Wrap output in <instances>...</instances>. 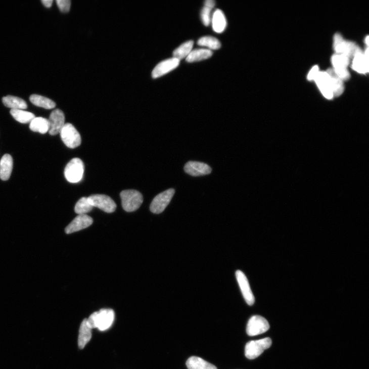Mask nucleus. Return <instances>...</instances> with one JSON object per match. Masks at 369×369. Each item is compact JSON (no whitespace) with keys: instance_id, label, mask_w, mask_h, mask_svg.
Returning a JSON list of instances; mask_svg holds the SVG:
<instances>
[{"instance_id":"nucleus-1","label":"nucleus","mask_w":369,"mask_h":369,"mask_svg":"<svg viewBox=\"0 0 369 369\" xmlns=\"http://www.w3.org/2000/svg\"><path fill=\"white\" fill-rule=\"evenodd\" d=\"M115 316L113 310L102 309L93 313L87 319V322L92 329L97 328L101 331H104L112 326Z\"/></svg>"},{"instance_id":"nucleus-2","label":"nucleus","mask_w":369,"mask_h":369,"mask_svg":"<svg viewBox=\"0 0 369 369\" xmlns=\"http://www.w3.org/2000/svg\"><path fill=\"white\" fill-rule=\"evenodd\" d=\"M120 197L123 209L129 212L137 210L143 202V196L135 190L124 191L121 193Z\"/></svg>"},{"instance_id":"nucleus-3","label":"nucleus","mask_w":369,"mask_h":369,"mask_svg":"<svg viewBox=\"0 0 369 369\" xmlns=\"http://www.w3.org/2000/svg\"><path fill=\"white\" fill-rule=\"evenodd\" d=\"M84 165L82 161L79 158L72 159L66 165L64 175L70 182H79L83 178Z\"/></svg>"},{"instance_id":"nucleus-4","label":"nucleus","mask_w":369,"mask_h":369,"mask_svg":"<svg viewBox=\"0 0 369 369\" xmlns=\"http://www.w3.org/2000/svg\"><path fill=\"white\" fill-rule=\"evenodd\" d=\"M271 345L272 341L269 338L250 341L245 346V356L249 359H254L260 356Z\"/></svg>"},{"instance_id":"nucleus-5","label":"nucleus","mask_w":369,"mask_h":369,"mask_svg":"<svg viewBox=\"0 0 369 369\" xmlns=\"http://www.w3.org/2000/svg\"><path fill=\"white\" fill-rule=\"evenodd\" d=\"M60 133L62 141L70 149H75L81 145V135L71 124L65 123Z\"/></svg>"},{"instance_id":"nucleus-6","label":"nucleus","mask_w":369,"mask_h":369,"mask_svg":"<svg viewBox=\"0 0 369 369\" xmlns=\"http://www.w3.org/2000/svg\"><path fill=\"white\" fill-rule=\"evenodd\" d=\"M334 48L336 54L344 55L351 59L359 47L353 42L345 40L340 34L336 33L334 38Z\"/></svg>"},{"instance_id":"nucleus-7","label":"nucleus","mask_w":369,"mask_h":369,"mask_svg":"<svg viewBox=\"0 0 369 369\" xmlns=\"http://www.w3.org/2000/svg\"><path fill=\"white\" fill-rule=\"evenodd\" d=\"M269 328V324L266 319L260 315H255L249 320L246 332L249 336L253 337L265 333Z\"/></svg>"},{"instance_id":"nucleus-8","label":"nucleus","mask_w":369,"mask_h":369,"mask_svg":"<svg viewBox=\"0 0 369 369\" xmlns=\"http://www.w3.org/2000/svg\"><path fill=\"white\" fill-rule=\"evenodd\" d=\"M91 205L106 213H113L117 208L114 201L110 197L104 195H94L88 197Z\"/></svg>"},{"instance_id":"nucleus-9","label":"nucleus","mask_w":369,"mask_h":369,"mask_svg":"<svg viewBox=\"0 0 369 369\" xmlns=\"http://www.w3.org/2000/svg\"><path fill=\"white\" fill-rule=\"evenodd\" d=\"M175 193L173 189L168 190L157 196L152 201L151 211L155 214L163 212L171 201Z\"/></svg>"},{"instance_id":"nucleus-10","label":"nucleus","mask_w":369,"mask_h":369,"mask_svg":"<svg viewBox=\"0 0 369 369\" xmlns=\"http://www.w3.org/2000/svg\"><path fill=\"white\" fill-rule=\"evenodd\" d=\"M93 223V219L87 214L78 215L65 228L67 234H71L85 229Z\"/></svg>"},{"instance_id":"nucleus-11","label":"nucleus","mask_w":369,"mask_h":369,"mask_svg":"<svg viewBox=\"0 0 369 369\" xmlns=\"http://www.w3.org/2000/svg\"><path fill=\"white\" fill-rule=\"evenodd\" d=\"M236 275L243 294V296L246 302L249 306L253 305L255 302V298L251 289L247 277L245 274L240 270L236 271Z\"/></svg>"},{"instance_id":"nucleus-12","label":"nucleus","mask_w":369,"mask_h":369,"mask_svg":"<svg viewBox=\"0 0 369 369\" xmlns=\"http://www.w3.org/2000/svg\"><path fill=\"white\" fill-rule=\"evenodd\" d=\"M322 95L327 99L334 97L332 92L330 77L326 71H319L314 80Z\"/></svg>"},{"instance_id":"nucleus-13","label":"nucleus","mask_w":369,"mask_h":369,"mask_svg":"<svg viewBox=\"0 0 369 369\" xmlns=\"http://www.w3.org/2000/svg\"><path fill=\"white\" fill-rule=\"evenodd\" d=\"M180 61L172 58L163 61L159 63L152 72L153 78L161 77L177 68L179 65Z\"/></svg>"},{"instance_id":"nucleus-14","label":"nucleus","mask_w":369,"mask_h":369,"mask_svg":"<svg viewBox=\"0 0 369 369\" xmlns=\"http://www.w3.org/2000/svg\"><path fill=\"white\" fill-rule=\"evenodd\" d=\"M49 121L50 134L55 135L59 133L65 124V116L62 111L58 109L54 110L50 115Z\"/></svg>"},{"instance_id":"nucleus-15","label":"nucleus","mask_w":369,"mask_h":369,"mask_svg":"<svg viewBox=\"0 0 369 369\" xmlns=\"http://www.w3.org/2000/svg\"><path fill=\"white\" fill-rule=\"evenodd\" d=\"M184 171L192 176H199L210 174L212 169L204 163L190 161L184 165Z\"/></svg>"},{"instance_id":"nucleus-16","label":"nucleus","mask_w":369,"mask_h":369,"mask_svg":"<svg viewBox=\"0 0 369 369\" xmlns=\"http://www.w3.org/2000/svg\"><path fill=\"white\" fill-rule=\"evenodd\" d=\"M368 58L365 56L359 48L353 58L352 69L360 74H365L368 72Z\"/></svg>"},{"instance_id":"nucleus-17","label":"nucleus","mask_w":369,"mask_h":369,"mask_svg":"<svg viewBox=\"0 0 369 369\" xmlns=\"http://www.w3.org/2000/svg\"><path fill=\"white\" fill-rule=\"evenodd\" d=\"M213 30L216 33H222L227 26V20L223 12L220 10H216L211 18Z\"/></svg>"},{"instance_id":"nucleus-18","label":"nucleus","mask_w":369,"mask_h":369,"mask_svg":"<svg viewBox=\"0 0 369 369\" xmlns=\"http://www.w3.org/2000/svg\"><path fill=\"white\" fill-rule=\"evenodd\" d=\"M326 72L330 78L332 92L334 97H339L344 91L343 81L336 75L333 68H329Z\"/></svg>"},{"instance_id":"nucleus-19","label":"nucleus","mask_w":369,"mask_h":369,"mask_svg":"<svg viewBox=\"0 0 369 369\" xmlns=\"http://www.w3.org/2000/svg\"><path fill=\"white\" fill-rule=\"evenodd\" d=\"M13 168V160L12 156L6 154L0 161V178L8 180L11 175Z\"/></svg>"},{"instance_id":"nucleus-20","label":"nucleus","mask_w":369,"mask_h":369,"mask_svg":"<svg viewBox=\"0 0 369 369\" xmlns=\"http://www.w3.org/2000/svg\"><path fill=\"white\" fill-rule=\"evenodd\" d=\"M91 337L92 329L88 324L87 319L85 318L82 321L79 330L78 345L80 349H84L91 340Z\"/></svg>"},{"instance_id":"nucleus-21","label":"nucleus","mask_w":369,"mask_h":369,"mask_svg":"<svg viewBox=\"0 0 369 369\" xmlns=\"http://www.w3.org/2000/svg\"><path fill=\"white\" fill-rule=\"evenodd\" d=\"M189 369H217L214 365L199 357L192 356L187 361Z\"/></svg>"},{"instance_id":"nucleus-22","label":"nucleus","mask_w":369,"mask_h":369,"mask_svg":"<svg viewBox=\"0 0 369 369\" xmlns=\"http://www.w3.org/2000/svg\"><path fill=\"white\" fill-rule=\"evenodd\" d=\"M29 128L34 132L45 134L50 130L49 120L42 117L35 118L30 123Z\"/></svg>"},{"instance_id":"nucleus-23","label":"nucleus","mask_w":369,"mask_h":369,"mask_svg":"<svg viewBox=\"0 0 369 369\" xmlns=\"http://www.w3.org/2000/svg\"><path fill=\"white\" fill-rule=\"evenodd\" d=\"M213 55L211 51L207 49H196L193 50L187 58L189 63L198 62L210 58Z\"/></svg>"},{"instance_id":"nucleus-24","label":"nucleus","mask_w":369,"mask_h":369,"mask_svg":"<svg viewBox=\"0 0 369 369\" xmlns=\"http://www.w3.org/2000/svg\"><path fill=\"white\" fill-rule=\"evenodd\" d=\"M4 104L11 109H25L27 108L26 102L23 99L12 96H8L3 99Z\"/></svg>"},{"instance_id":"nucleus-25","label":"nucleus","mask_w":369,"mask_h":369,"mask_svg":"<svg viewBox=\"0 0 369 369\" xmlns=\"http://www.w3.org/2000/svg\"><path fill=\"white\" fill-rule=\"evenodd\" d=\"M194 44V41L191 40L180 45L174 51L173 53V58L179 61L184 58H187L193 51Z\"/></svg>"},{"instance_id":"nucleus-26","label":"nucleus","mask_w":369,"mask_h":369,"mask_svg":"<svg viewBox=\"0 0 369 369\" xmlns=\"http://www.w3.org/2000/svg\"><path fill=\"white\" fill-rule=\"evenodd\" d=\"M10 113L17 121L23 124L30 123L35 118L32 113L22 109H11Z\"/></svg>"},{"instance_id":"nucleus-27","label":"nucleus","mask_w":369,"mask_h":369,"mask_svg":"<svg viewBox=\"0 0 369 369\" xmlns=\"http://www.w3.org/2000/svg\"><path fill=\"white\" fill-rule=\"evenodd\" d=\"M30 101L35 106L47 109H53L56 105V103L52 100L38 95H31L30 97Z\"/></svg>"},{"instance_id":"nucleus-28","label":"nucleus","mask_w":369,"mask_h":369,"mask_svg":"<svg viewBox=\"0 0 369 369\" xmlns=\"http://www.w3.org/2000/svg\"><path fill=\"white\" fill-rule=\"evenodd\" d=\"M331 62L334 69H347L350 59L342 54H335L332 57Z\"/></svg>"},{"instance_id":"nucleus-29","label":"nucleus","mask_w":369,"mask_h":369,"mask_svg":"<svg viewBox=\"0 0 369 369\" xmlns=\"http://www.w3.org/2000/svg\"><path fill=\"white\" fill-rule=\"evenodd\" d=\"M198 44L213 50H217L220 48L221 44L216 38L211 36H205L201 38L198 41Z\"/></svg>"},{"instance_id":"nucleus-30","label":"nucleus","mask_w":369,"mask_h":369,"mask_svg":"<svg viewBox=\"0 0 369 369\" xmlns=\"http://www.w3.org/2000/svg\"><path fill=\"white\" fill-rule=\"evenodd\" d=\"M94 207L90 203L88 198L83 197L80 199L75 207V211L78 215L86 214L91 211Z\"/></svg>"},{"instance_id":"nucleus-31","label":"nucleus","mask_w":369,"mask_h":369,"mask_svg":"<svg viewBox=\"0 0 369 369\" xmlns=\"http://www.w3.org/2000/svg\"><path fill=\"white\" fill-rule=\"evenodd\" d=\"M212 10L204 7L201 11V19L204 25L206 26H208L211 23V13Z\"/></svg>"},{"instance_id":"nucleus-32","label":"nucleus","mask_w":369,"mask_h":369,"mask_svg":"<svg viewBox=\"0 0 369 369\" xmlns=\"http://www.w3.org/2000/svg\"><path fill=\"white\" fill-rule=\"evenodd\" d=\"M57 6L61 12H69L70 9L71 2L69 0H57Z\"/></svg>"},{"instance_id":"nucleus-33","label":"nucleus","mask_w":369,"mask_h":369,"mask_svg":"<svg viewBox=\"0 0 369 369\" xmlns=\"http://www.w3.org/2000/svg\"><path fill=\"white\" fill-rule=\"evenodd\" d=\"M336 75L343 81H347L350 78V74L347 69H334Z\"/></svg>"},{"instance_id":"nucleus-34","label":"nucleus","mask_w":369,"mask_h":369,"mask_svg":"<svg viewBox=\"0 0 369 369\" xmlns=\"http://www.w3.org/2000/svg\"><path fill=\"white\" fill-rule=\"evenodd\" d=\"M319 68L317 65L313 66L308 73L307 79L309 81H313L315 79L319 72Z\"/></svg>"},{"instance_id":"nucleus-35","label":"nucleus","mask_w":369,"mask_h":369,"mask_svg":"<svg viewBox=\"0 0 369 369\" xmlns=\"http://www.w3.org/2000/svg\"><path fill=\"white\" fill-rule=\"evenodd\" d=\"M215 3L213 0H207V1L205 2L204 7L212 9L215 7Z\"/></svg>"},{"instance_id":"nucleus-36","label":"nucleus","mask_w":369,"mask_h":369,"mask_svg":"<svg viewBox=\"0 0 369 369\" xmlns=\"http://www.w3.org/2000/svg\"><path fill=\"white\" fill-rule=\"evenodd\" d=\"M42 3L45 7L50 8L52 7L53 1V0H42Z\"/></svg>"},{"instance_id":"nucleus-37","label":"nucleus","mask_w":369,"mask_h":369,"mask_svg":"<svg viewBox=\"0 0 369 369\" xmlns=\"http://www.w3.org/2000/svg\"><path fill=\"white\" fill-rule=\"evenodd\" d=\"M365 41L366 44L368 47V35L366 37Z\"/></svg>"}]
</instances>
